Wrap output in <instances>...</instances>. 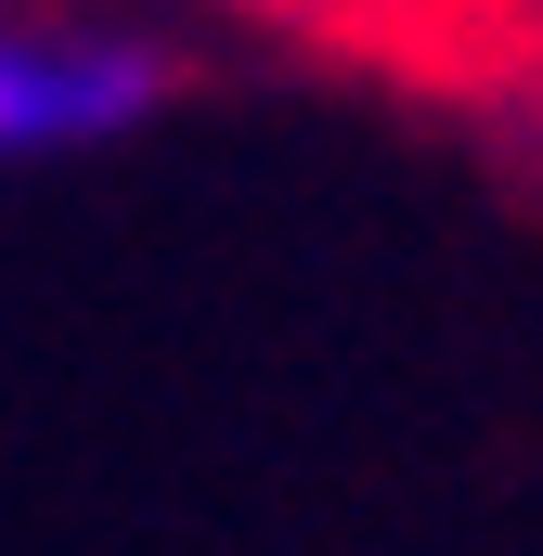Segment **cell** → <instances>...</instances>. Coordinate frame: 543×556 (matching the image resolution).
Returning a JSON list of instances; mask_svg holds the SVG:
<instances>
[{"mask_svg":"<svg viewBox=\"0 0 543 556\" xmlns=\"http://www.w3.org/2000/svg\"><path fill=\"white\" fill-rule=\"evenodd\" d=\"M168 104V52L117 26H0V168L91 155Z\"/></svg>","mask_w":543,"mask_h":556,"instance_id":"cell-1","label":"cell"}]
</instances>
